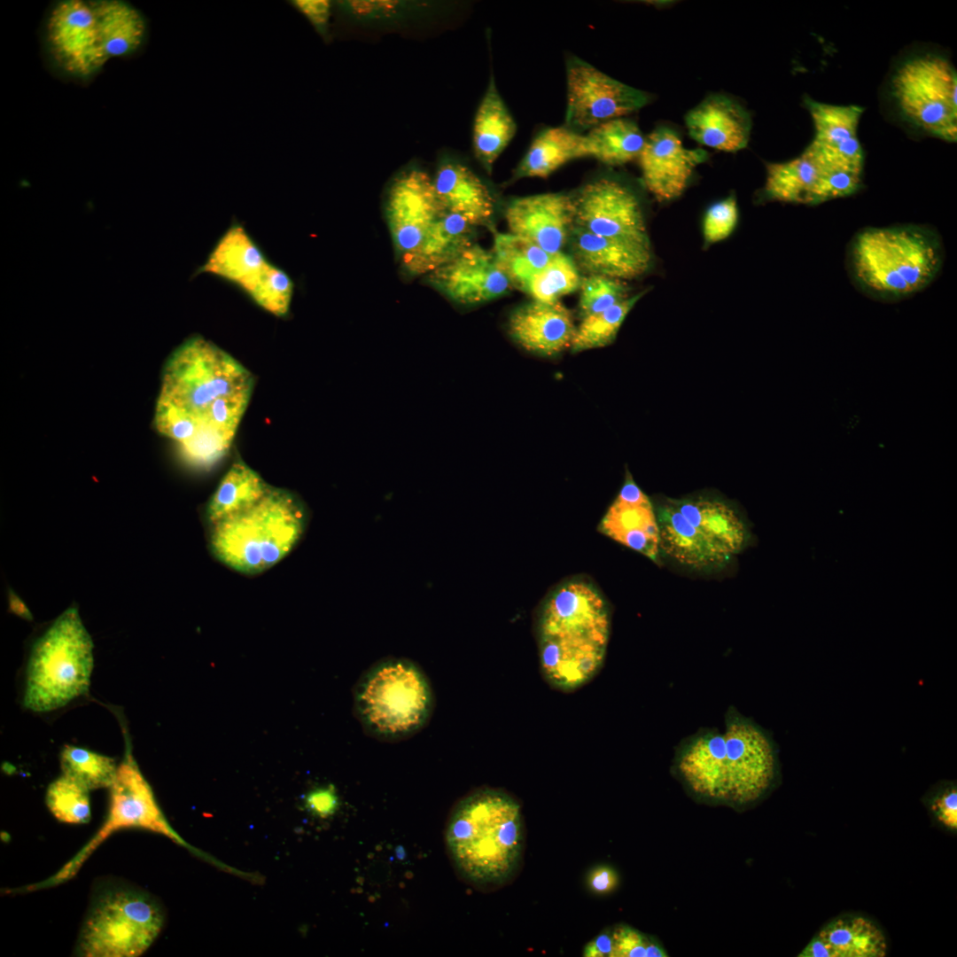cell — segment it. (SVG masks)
<instances>
[{"label": "cell", "mask_w": 957, "mask_h": 957, "mask_svg": "<svg viewBox=\"0 0 957 957\" xmlns=\"http://www.w3.org/2000/svg\"><path fill=\"white\" fill-rule=\"evenodd\" d=\"M253 387V375L230 354L191 337L166 362L154 426L188 464L209 469L229 453Z\"/></svg>", "instance_id": "6da1fadb"}, {"label": "cell", "mask_w": 957, "mask_h": 957, "mask_svg": "<svg viewBox=\"0 0 957 957\" xmlns=\"http://www.w3.org/2000/svg\"><path fill=\"white\" fill-rule=\"evenodd\" d=\"M444 842L464 883L479 891L502 888L517 877L523 864L525 826L521 804L502 789L477 788L453 805Z\"/></svg>", "instance_id": "7a4b0ae2"}, {"label": "cell", "mask_w": 957, "mask_h": 957, "mask_svg": "<svg viewBox=\"0 0 957 957\" xmlns=\"http://www.w3.org/2000/svg\"><path fill=\"white\" fill-rule=\"evenodd\" d=\"M536 634L542 678L553 689L573 692L604 664L611 634L608 604L590 583L566 582L541 605Z\"/></svg>", "instance_id": "3957f363"}, {"label": "cell", "mask_w": 957, "mask_h": 957, "mask_svg": "<svg viewBox=\"0 0 957 957\" xmlns=\"http://www.w3.org/2000/svg\"><path fill=\"white\" fill-rule=\"evenodd\" d=\"M677 769L696 794L735 804L751 803L772 784L776 767L767 734L730 711L723 730L698 732L679 751Z\"/></svg>", "instance_id": "277c9868"}, {"label": "cell", "mask_w": 957, "mask_h": 957, "mask_svg": "<svg viewBox=\"0 0 957 957\" xmlns=\"http://www.w3.org/2000/svg\"><path fill=\"white\" fill-rule=\"evenodd\" d=\"M385 214L397 259L409 276H425L474 244L475 227L441 204L432 176L421 167H406L391 180Z\"/></svg>", "instance_id": "5b68a950"}, {"label": "cell", "mask_w": 957, "mask_h": 957, "mask_svg": "<svg viewBox=\"0 0 957 957\" xmlns=\"http://www.w3.org/2000/svg\"><path fill=\"white\" fill-rule=\"evenodd\" d=\"M944 261L939 233L921 224L866 227L851 239L845 258L854 286L869 298L890 302L925 290Z\"/></svg>", "instance_id": "8992f818"}, {"label": "cell", "mask_w": 957, "mask_h": 957, "mask_svg": "<svg viewBox=\"0 0 957 957\" xmlns=\"http://www.w3.org/2000/svg\"><path fill=\"white\" fill-rule=\"evenodd\" d=\"M814 136L798 157L788 160L791 184L802 205L813 206L851 196L862 186L864 152L858 136L863 109L808 97Z\"/></svg>", "instance_id": "52a82bcc"}, {"label": "cell", "mask_w": 957, "mask_h": 957, "mask_svg": "<svg viewBox=\"0 0 957 957\" xmlns=\"http://www.w3.org/2000/svg\"><path fill=\"white\" fill-rule=\"evenodd\" d=\"M307 518L305 506L297 496L271 486L253 507L210 526L211 552L237 572L261 573L294 549Z\"/></svg>", "instance_id": "ba28073f"}, {"label": "cell", "mask_w": 957, "mask_h": 957, "mask_svg": "<svg viewBox=\"0 0 957 957\" xmlns=\"http://www.w3.org/2000/svg\"><path fill=\"white\" fill-rule=\"evenodd\" d=\"M354 710L364 732L382 742L408 739L426 727L435 697L422 668L406 657L382 658L360 676Z\"/></svg>", "instance_id": "9c48e42d"}, {"label": "cell", "mask_w": 957, "mask_h": 957, "mask_svg": "<svg viewBox=\"0 0 957 957\" xmlns=\"http://www.w3.org/2000/svg\"><path fill=\"white\" fill-rule=\"evenodd\" d=\"M660 552L695 570L722 566L747 546L750 532L729 504L704 497L667 499L656 511Z\"/></svg>", "instance_id": "30bf717a"}, {"label": "cell", "mask_w": 957, "mask_h": 957, "mask_svg": "<svg viewBox=\"0 0 957 957\" xmlns=\"http://www.w3.org/2000/svg\"><path fill=\"white\" fill-rule=\"evenodd\" d=\"M92 667L93 642L72 605L33 644L24 706L49 712L66 705L88 691Z\"/></svg>", "instance_id": "8fae6325"}, {"label": "cell", "mask_w": 957, "mask_h": 957, "mask_svg": "<svg viewBox=\"0 0 957 957\" xmlns=\"http://www.w3.org/2000/svg\"><path fill=\"white\" fill-rule=\"evenodd\" d=\"M163 912L144 892L119 890L102 896L86 918L78 949L87 957H136L158 937Z\"/></svg>", "instance_id": "7c38bea8"}, {"label": "cell", "mask_w": 957, "mask_h": 957, "mask_svg": "<svg viewBox=\"0 0 957 957\" xmlns=\"http://www.w3.org/2000/svg\"><path fill=\"white\" fill-rule=\"evenodd\" d=\"M891 92L906 121L945 140L957 138V75L945 58L922 54L904 61L891 80Z\"/></svg>", "instance_id": "4fadbf2b"}, {"label": "cell", "mask_w": 957, "mask_h": 957, "mask_svg": "<svg viewBox=\"0 0 957 957\" xmlns=\"http://www.w3.org/2000/svg\"><path fill=\"white\" fill-rule=\"evenodd\" d=\"M209 273L232 283L255 304L277 317L288 315L294 284L271 263L240 223L219 238L196 274Z\"/></svg>", "instance_id": "5bb4252c"}, {"label": "cell", "mask_w": 957, "mask_h": 957, "mask_svg": "<svg viewBox=\"0 0 957 957\" xmlns=\"http://www.w3.org/2000/svg\"><path fill=\"white\" fill-rule=\"evenodd\" d=\"M566 85L564 126L579 133L622 118L649 102L644 91L617 81L577 58L567 62Z\"/></svg>", "instance_id": "9a60e30c"}, {"label": "cell", "mask_w": 957, "mask_h": 957, "mask_svg": "<svg viewBox=\"0 0 957 957\" xmlns=\"http://www.w3.org/2000/svg\"><path fill=\"white\" fill-rule=\"evenodd\" d=\"M110 789V810L106 821L90 843L57 875L58 881L73 876L89 855L120 829L142 828L163 834L175 841L180 840L167 823L151 787L130 754L118 766Z\"/></svg>", "instance_id": "2e32d148"}, {"label": "cell", "mask_w": 957, "mask_h": 957, "mask_svg": "<svg viewBox=\"0 0 957 957\" xmlns=\"http://www.w3.org/2000/svg\"><path fill=\"white\" fill-rule=\"evenodd\" d=\"M575 199V226L592 234L650 248L646 222L634 192L619 181L587 183Z\"/></svg>", "instance_id": "e0dca14e"}, {"label": "cell", "mask_w": 957, "mask_h": 957, "mask_svg": "<svg viewBox=\"0 0 957 957\" xmlns=\"http://www.w3.org/2000/svg\"><path fill=\"white\" fill-rule=\"evenodd\" d=\"M46 36L55 62L69 74L90 76L108 60L90 2L64 0L55 4Z\"/></svg>", "instance_id": "ac0fdd59"}, {"label": "cell", "mask_w": 957, "mask_h": 957, "mask_svg": "<svg viewBox=\"0 0 957 957\" xmlns=\"http://www.w3.org/2000/svg\"><path fill=\"white\" fill-rule=\"evenodd\" d=\"M424 280L448 300L463 306L494 300L513 288L492 251L476 244L425 275Z\"/></svg>", "instance_id": "d6986e66"}, {"label": "cell", "mask_w": 957, "mask_h": 957, "mask_svg": "<svg viewBox=\"0 0 957 957\" xmlns=\"http://www.w3.org/2000/svg\"><path fill=\"white\" fill-rule=\"evenodd\" d=\"M707 158L701 148H686L675 129L659 126L645 137L637 160L645 188L658 202H667L684 192L696 167Z\"/></svg>", "instance_id": "ffe728a7"}, {"label": "cell", "mask_w": 957, "mask_h": 957, "mask_svg": "<svg viewBox=\"0 0 957 957\" xmlns=\"http://www.w3.org/2000/svg\"><path fill=\"white\" fill-rule=\"evenodd\" d=\"M510 233L549 254L562 253L575 226L574 197L561 192L516 198L505 209Z\"/></svg>", "instance_id": "44dd1931"}, {"label": "cell", "mask_w": 957, "mask_h": 957, "mask_svg": "<svg viewBox=\"0 0 957 957\" xmlns=\"http://www.w3.org/2000/svg\"><path fill=\"white\" fill-rule=\"evenodd\" d=\"M600 530L618 543L654 562L658 560L661 552L657 514L631 477H627L603 516Z\"/></svg>", "instance_id": "7402d4cb"}, {"label": "cell", "mask_w": 957, "mask_h": 957, "mask_svg": "<svg viewBox=\"0 0 957 957\" xmlns=\"http://www.w3.org/2000/svg\"><path fill=\"white\" fill-rule=\"evenodd\" d=\"M510 338L528 352L553 356L571 347L576 326L558 300H533L515 309L507 323Z\"/></svg>", "instance_id": "603a6c76"}, {"label": "cell", "mask_w": 957, "mask_h": 957, "mask_svg": "<svg viewBox=\"0 0 957 957\" xmlns=\"http://www.w3.org/2000/svg\"><path fill=\"white\" fill-rule=\"evenodd\" d=\"M441 204L473 227L488 225L495 200L489 187L467 165L444 154L432 176Z\"/></svg>", "instance_id": "cb8c5ba5"}, {"label": "cell", "mask_w": 957, "mask_h": 957, "mask_svg": "<svg viewBox=\"0 0 957 957\" xmlns=\"http://www.w3.org/2000/svg\"><path fill=\"white\" fill-rule=\"evenodd\" d=\"M689 135L698 144L735 152L750 139L751 118L736 101L724 95H711L685 116Z\"/></svg>", "instance_id": "d4e9b609"}, {"label": "cell", "mask_w": 957, "mask_h": 957, "mask_svg": "<svg viewBox=\"0 0 957 957\" xmlns=\"http://www.w3.org/2000/svg\"><path fill=\"white\" fill-rule=\"evenodd\" d=\"M570 238L576 265L588 275L626 281L643 275L650 266V248L600 237L576 226Z\"/></svg>", "instance_id": "484cf974"}, {"label": "cell", "mask_w": 957, "mask_h": 957, "mask_svg": "<svg viewBox=\"0 0 957 957\" xmlns=\"http://www.w3.org/2000/svg\"><path fill=\"white\" fill-rule=\"evenodd\" d=\"M334 10L346 23L360 28L393 31L433 20L445 12L438 1L343 0Z\"/></svg>", "instance_id": "4316f807"}, {"label": "cell", "mask_w": 957, "mask_h": 957, "mask_svg": "<svg viewBox=\"0 0 957 957\" xmlns=\"http://www.w3.org/2000/svg\"><path fill=\"white\" fill-rule=\"evenodd\" d=\"M886 951L885 938L872 922L847 917L823 927L798 957H883Z\"/></svg>", "instance_id": "83f0119b"}, {"label": "cell", "mask_w": 957, "mask_h": 957, "mask_svg": "<svg viewBox=\"0 0 957 957\" xmlns=\"http://www.w3.org/2000/svg\"><path fill=\"white\" fill-rule=\"evenodd\" d=\"M517 132V123L502 98L493 72L486 92L477 108L472 127L474 155L491 174L498 157Z\"/></svg>", "instance_id": "f1b7e54d"}, {"label": "cell", "mask_w": 957, "mask_h": 957, "mask_svg": "<svg viewBox=\"0 0 957 957\" xmlns=\"http://www.w3.org/2000/svg\"><path fill=\"white\" fill-rule=\"evenodd\" d=\"M584 157V135L565 126L548 128L533 140L513 173V180L546 178L567 162Z\"/></svg>", "instance_id": "f546056e"}, {"label": "cell", "mask_w": 957, "mask_h": 957, "mask_svg": "<svg viewBox=\"0 0 957 957\" xmlns=\"http://www.w3.org/2000/svg\"><path fill=\"white\" fill-rule=\"evenodd\" d=\"M90 4L108 59L131 54L142 45L146 23L140 12L120 0H99Z\"/></svg>", "instance_id": "4dcf8cb0"}, {"label": "cell", "mask_w": 957, "mask_h": 957, "mask_svg": "<svg viewBox=\"0 0 957 957\" xmlns=\"http://www.w3.org/2000/svg\"><path fill=\"white\" fill-rule=\"evenodd\" d=\"M271 486L242 460H236L220 481L205 510L211 526L257 503Z\"/></svg>", "instance_id": "1f68e13d"}, {"label": "cell", "mask_w": 957, "mask_h": 957, "mask_svg": "<svg viewBox=\"0 0 957 957\" xmlns=\"http://www.w3.org/2000/svg\"><path fill=\"white\" fill-rule=\"evenodd\" d=\"M587 157L609 166H619L638 159L645 136L630 119L617 118L601 123L584 135Z\"/></svg>", "instance_id": "d6a6232c"}, {"label": "cell", "mask_w": 957, "mask_h": 957, "mask_svg": "<svg viewBox=\"0 0 957 957\" xmlns=\"http://www.w3.org/2000/svg\"><path fill=\"white\" fill-rule=\"evenodd\" d=\"M492 253L512 286L526 292L533 278L553 255L512 233H497Z\"/></svg>", "instance_id": "836d02e7"}, {"label": "cell", "mask_w": 957, "mask_h": 957, "mask_svg": "<svg viewBox=\"0 0 957 957\" xmlns=\"http://www.w3.org/2000/svg\"><path fill=\"white\" fill-rule=\"evenodd\" d=\"M644 292L629 296L603 312L583 317L572 341V352L602 347L615 338L627 314Z\"/></svg>", "instance_id": "e575fe53"}, {"label": "cell", "mask_w": 957, "mask_h": 957, "mask_svg": "<svg viewBox=\"0 0 957 957\" xmlns=\"http://www.w3.org/2000/svg\"><path fill=\"white\" fill-rule=\"evenodd\" d=\"M60 766L64 775L89 790L110 787L118 767L110 757L68 744L61 751Z\"/></svg>", "instance_id": "d590c367"}, {"label": "cell", "mask_w": 957, "mask_h": 957, "mask_svg": "<svg viewBox=\"0 0 957 957\" xmlns=\"http://www.w3.org/2000/svg\"><path fill=\"white\" fill-rule=\"evenodd\" d=\"M578 266L568 255L558 253L533 278L529 292L534 300L555 302L580 285Z\"/></svg>", "instance_id": "8d00e7d4"}, {"label": "cell", "mask_w": 957, "mask_h": 957, "mask_svg": "<svg viewBox=\"0 0 957 957\" xmlns=\"http://www.w3.org/2000/svg\"><path fill=\"white\" fill-rule=\"evenodd\" d=\"M46 805L62 822L82 824L90 819L89 790L64 774L49 785Z\"/></svg>", "instance_id": "74e56055"}, {"label": "cell", "mask_w": 957, "mask_h": 957, "mask_svg": "<svg viewBox=\"0 0 957 957\" xmlns=\"http://www.w3.org/2000/svg\"><path fill=\"white\" fill-rule=\"evenodd\" d=\"M579 302L581 317L604 311L628 298L625 281L598 275H588L580 282Z\"/></svg>", "instance_id": "f35d334b"}, {"label": "cell", "mask_w": 957, "mask_h": 957, "mask_svg": "<svg viewBox=\"0 0 957 957\" xmlns=\"http://www.w3.org/2000/svg\"><path fill=\"white\" fill-rule=\"evenodd\" d=\"M738 217L737 201L734 194L711 205L703 219L704 245H712L727 238L736 227Z\"/></svg>", "instance_id": "ab89813d"}, {"label": "cell", "mask_w": 957, "mask_h": 957, "mask_svg": "<svg viewBox=\"0 0 957 957\" xmlns=\"http://www.w3.org/2000/svg\"><path fill=\"white\" fill-rule=\"evenodd\" d=\"M611 957H666L668 954L653 938L628 926L619 924L611 929Z\"/></svg>", "instance_id": "60d3db41"}, {"label": "cell", "mask_w": 957, "mask_h": 957, "mask_svg": "<svg viewBox=\"0 0 957 957\" xmlns=\"http://www.w3.org/2000/svg\"><path fill=\"white\" fill-rule=\"evenodd\" d=\"M289 4L307 19L324 42L331 40V18L334 9L332 1L292 0Z\"/></svg>", "instance_id": "b9f144b4"}, {"label": "cell", "mask_w": 957, "mask_h": 957, "mask_svg": "<svg viewBox=\"0 0 957 957\" xmlns=\"http://www.w3.org/2000/svg\"><path fill=\"white\" fill-rule=\"evenodd\" d=\"M931 810L938 820L951 829H957V790L955 786L944 790L933 800Z\"/></svg>", "instance_id": "7bdbcfd3"}, {"label": "cell", "mask_w": 957, "mask_h": 957, "mask_svg": "<svg viewBox=\"0 0 957 957\" xmlns=\"http://www.w3.org/2000/svg\"><path fill=\"white\" fill-rule=\"evenodd\" d=\"M338 803V796L332 786L315 789L305 798L308 811L323 818L331 815L336 811Z\"/></svg>", "instance_id": "ee69618b"}, {"label": "cell", "mask_w": 957, "mask_h": 957, "mask_svg": "<svg viewBox=\"0 0 957 957\" xmlns=\"http://www.w3.org/2000/svg\"><path fill=\"white\" fill-rule=\"evenodd\" d=\"M587 889L599 895L614 891L619 884L617 871L608 865H599L589 870L586 877Z\"/></svg>", "instance_id": "f6af8a7d"}, {"label": "cell", "mask_w": 957, "mask_h": 957, "mask_svg": "<svg viewBox=\"0 0 957 957\" xmlns=\"http://www.w3.org/2000/svg\"><path fill=\"white\" fill-rule=\"evenodd\" d=\"M586 957H611L612 937L611 929H606L590 940L583 949Z\"/></svg>", "instance_id": "bcb514c9"}, {"label": "cell", "mask_w": 957, "mask_h": 957, "mask_svg": "<svg viewBox=\"0 0 957 957\" xmlns=\"http://www.w3.org/2000/svg\"><path fill=\"white\" fill-rule=\"evenodd\" d=\"M8 601L9 608L12 612L15 613L16 615L21 617L24 619H32V615L25 603L12 591H9Z\"/></svg>", "instance_id": "7dc6e473"}]
</instances>
